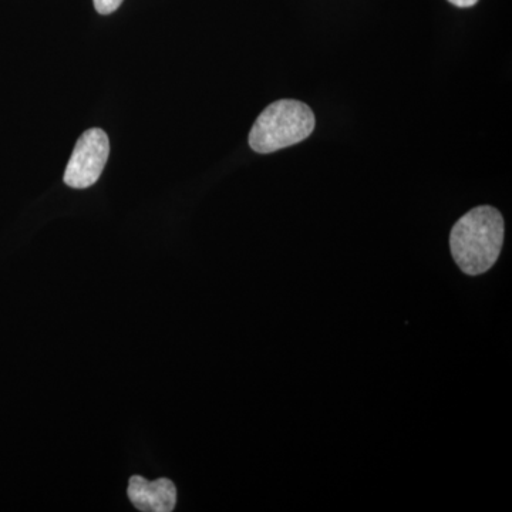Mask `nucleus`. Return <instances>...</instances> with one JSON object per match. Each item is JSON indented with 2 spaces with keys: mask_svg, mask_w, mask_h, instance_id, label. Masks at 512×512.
Listing matches in <instances>:
<instances>
[{
  "mask_svg": "<svg viewBox=\"0 0 512 512\" xmlns=\"http://www.w3.org/2000/svg\"><path fill=\"white\" fill-rule=\"evenodd\" d=\"M124 0H93L94 8L100 15H110L120 8Z\"/></svg>",
  "mask_w": 512,
  "mask_h": 512,
  "instance_id": "39448f33",
  "label": "nucleus"
},
{
  "mask_svg": "<svg viewBox=\"0 0 512 512\" xmlns=\"http://www.w3.org/2000/svg\"><path fill=\"white\" fill-rule=\"evenodd\" d=\"M448 2L457 8H471V6L477 5L478 0H448Z\"/></svg>",
  "mask_w": 512,
  "mask_h": 512,
  "instance_id": "423d86ee",
  "label": "nucleus"
},
{
  "mask_svg": "<svg viewBox=\"0 0 512 512\" xmlns=\"http://www.w3.org/2000/svg\"><path fill=\"white\" fill-rule=\"evenodd\" d=\"M315 114L298 100H278L256 119L249 146L259 154H271L306 140L315 130Z\"/></svg>",
  "mask_w": 512,
  "mask_h": 512,
  "instance_id": "f03ea898",
  "label": "nucleus"
},
{
  "mask_svg": "<svg viewBox=\"0 0 512 512\" xmlns=\"http://www.w3.org/2000/svg\"><path fill=\"white\" fill-rule=\"evenodd\" d=\"M127 494L138 511L171 512L177 505V488L168 478L147 481L144 477H131Z\"/></svg>",
  "mask_w": 512,
  "mask_h": 512,
  "instance_id": "20e7f679",
  "label": "nucleus"
},
{
  "mask_svg": "<svg viewBox=\"0 0 512 512\" xmlns=\"http://www.w3.org/2000/svg\"><path fill=\"white\" fill-rule=\"evenodd\" d=\"M504 218L493 207L473 208L456 222L450 234V248L458 268L466 275L490 271L504 244Z\"/></svg>",
  "mask_w": 512,
  "mask_h": 512,
  "instance_id": "f257e3e1",
  "label": "nucleus"
},
{
  "mask_svg": "<svg viewBox=\"0 0 512 512\" xmlns=\"http://www.w3.org/2000/svg\"><path fill=\"white\" fill-rule=\"evenodd\" d=\"M110 156V141L101 128H90L77 141L66 171L64 184L76 190L92 187L103 174Z\"/></svg>",
  "mask_w": 512,
  "mask_h": 512,
  "instance_id": "7ed1b4c3",
  "label": "nucleus"
}]
</instances>
